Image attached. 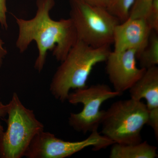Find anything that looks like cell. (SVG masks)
I'll return each instance as SVG.
<instances>
[{
	"mask_svg": "<svg viewBox=\"0 0 158 158\" xmlns=\"http://www.w3.org/2000/svg\"><path fill=\"white\" fill-rule=\"evenodd\" d=\"M55 5V0H37V10L33 18L25 19L14 16L19 31L16 48L23 53L32 41L36 42L38 54L34 67L39 73L43 69L48 51L52 50L53 56L62 62L78 40L69 18L55 20L51 17L50 13Z\"/></svg>",
	"mask_w": 158,
	"mask_h": 158,
	"instance_id": "6da1fadb",
	"label": "cell"
},
{
	"mask_svg": "<svg viewBox=\"0 0 158 158\" xmlns=\"http://www.w3.org/2000/svg\"><path fill=\"white\" fill-rule=\"evenodd\" d=\"M109 47L93 48L78 40L54 74L50 91L55 98L64 102L71 89L88 87L87 81L94 66L106 62Z\"/></svg>",
	"mask_w": 158,
	"mask_h": 158,
	"instance_id": "7a4b0ae2",
	"label": "cell"
},
{
	"mask_svg": "<svg viewBox=\"0 0 158 158\" xmlns=\"http://www.w3.org/2000/svg\"><path fill=\"white\" fill-rule=\"evenodd\" d=\"M149 119L146 105L131 98L113 103L105 110L101 134L114 143L135 144L142 141L141 131Z\"/></svg>",
	"mask_w": 158,
	"mask_h": 158,
	"instance_id": "3957f363",
	"label": "cell"
},
{
	"mask_svg": "<svg viewBox=\"0 0 158 158\" xmlns=\"http://www.w3.org/2000/svg\"><path fill=\"white\" fill-rule=\"evenodd\" d=\"M7 106V129L0 134V158H22L35 135L44 131V126L16 92Z\"/></svg>",
	"mask_w": 158,
	"mask_h": 158,
	"instance_id": "277c9868",
	"label": "cell"
},
{
	"mask_svg": "<svg viewBox=\"0 0 158 158\" xmlns=\"http://www.w3.org/2000/svg\"><path fill=\"white\" fill-rule=\"evenodd\" d=\"M70 17L78 40L93 48L113 44L114 30L120 23L107 9L92 6L83 0H70Z\"/></svg>",
	"mask_w": 158,
	"mask_h": 158,
	"instance_id": "5b68a950",
	"label": "cell"
},
{
	"mask_svg": "<svg viewBox=\"0 0 158 158\" xmlns=\"http://www.w3.org/2000/svg\"><path fill=\"white\" fill-rule=\"evenodd\" d=\"M121 94L105 84L76 89L69 94L67 100L71 104H82L83 109L80 113H70L69 124L77 131L84 134L98 130L104 113L105 110H101L102 104Z\"/></svg>",
	"mask_w": 158,
	"mask_h": 158,
	"instance_id": "8992f818",
	"label": "cell"
},
{
	"mask_svg": "<svg viewBox=\"0 0 158 158\" xmlns=\"http://www.w3.org/2000/svg\"><path fill=\"white\" fill-rule=\"evenodd\" d=\"M88 138L81 141H65L56 138L48 132L41 131L32 140L24 156L28 158L69 157L86 148L92 146L94 150H99L114 144L101 135L98 130L90 132Z\"/></svg>",
	"mask_w": 158,
	"mask_h": 158,
	"instance_id": "52a82bcc",
	"label": "cell"
},
{
	"mask_svg": "<svg viewBox=\"0 0 158 158\" xmlns=\"http://www.w3.org/2000/svg\"><path fill=\"white\" fill-rule=\"evenodd\" d=\"M137 59V52L133 50L110 51L106 61V70L115 91L122 94L144 74L146 69L138 68Z\"/></svg>",
	"mask_w": 158,
	"mask_h": 158,
	"instance_id": "ba28073f",
	"label": "cell"
},
{
	"mask_svg": "<svg viewBox=\"0 0 158 158\" xmlns=\"http://www.w3.org/2000/svg\"><path fill=\"white\" fill-rule=\"evenodd\" d=\"M152 31L143 19L129 18L117 25L114 30V52L133 50L137 56L147 46Z\"/></svg>",
	"mask_w": 158,
	"mask_h": 158,
	"instance_id": "9c48e42d",
	"label": "cell"
},
{
	"mask_svg": "<svg viewBox=\"0 0 158 158\" xmlns=\"http://www.w3.org/2000/svg\"><path fill=\"white\" fill-rule=\"evenodd\" d=\"M131 98L136 100H146L149 115L148 125L158 138V67L148 69L144 74L129 89Z\"/></svg>",
	"mask_w": 158,
	"mask_h": 158,
	"instance_id": "30bf717a",
	"label": "cell"
},
{
	"mask_svg": "<svg viewBox=\"0 0 158 158\" xmlns=\"http://www.w3.org/2000/svg\"><path fill=\"white\" fill-rule=\"evenodd\" d=\"M110 158H155L157 157V147L147 141L135 144H112Z\"/></svg>",
	"mask_w": 158,
	"mask_h": 158,
	"instance_id": "8fae6325",
	"label": "cell"
},
{
	"mask_svg": "<svg viewBox=\"0 0 158 158\" xmlns=\"http://www.w3.org/2000/svg\"><path fill=\"white\" fill-rule=\"evenodd\" d=\"M141 68L148 69L158 64V35L152 31L146 47L137 56Z\"/></svg>",
	"mask_w": 158,
	"mask_h": 158,
	"instance_id": "7c38bea8",
	"label": "cell"
},
{
	"mask_svg": "<svg viewBox=\"0 0 158 158\" xmlns=\"http://www.w3.org/2000/svg\"><path fill=\"white\" fill-rule=\"evenodd\" d=\"M135 0H109L106 9L113 16L123 22L129 18Z\"/></svg>",
	"mask_w": 158,
	"mask_h": 158,
	"instance_id": "4fadbf2b",
	"label": "cell"
},
{
	"mask_svg": "<svg viewBox=\"0 0 158 158\" xmlns=\"http://www.w3.org/2000/svg\"><path fill=\"white\" fill-rule=\"evenodd\" d=\"M154 0H135L130 12V18L144 19Z\"/></svg>",
	"mask_w": 158,
	"mask_h": 158,
	"instance_id": "5bb4252c",
	"label": "cell"
},
{
	"mask_svg": "<svg viewBox=\"0 0 158 158\" xmlns=\"http://www.w3.org/2000/svg\"><path fill=\"white\" fill-rule=\"evenodd\" d=\"M144 19L152 31L158 33V0H154Z\"/></svg>",
	"mask_w": 158,
	"mask_h": 158,
	"instance_id": "9a60e30c",
	"label": "cell"
},
{
	"mask_svg": "<svg viewBox=\"0 0 158 158\" xmlns=\"http://www.w3.org/2000/svg\"><path fill=\"white\" fill-rule=\"evenodd\" d=\"M7 12L6 0H0V24L3 28L7 30L8 24L6 14Z\"/></svg>",
	"mask_w": 158,
	"mask_h": 158,
	"instance_id": "2e32d148",
	"label": "cell"
},
{
	"mask_svg": "<svg viewBox=\"0 0 158 158\" xmlns=\"http://www.w3.org/2000/svg\"><path fill=\"white\" fill-rule=\"evenodd\" d=\"M92 6L106 8L109 0H83Z\"/></svg>",
	"mask_w": 158,
	"mask_h": 158,
	"instance_id": "e0dca14e",
	"label": "cell"
},
{
	"mask_svg": "<svg viewBox=\"0 0 158 158\" xmlns=\"http://www.w3.org/2000/svg\"><path fill=\"white\" fill-rule=\"evenodd\" d=\"M7 109H8L7 104H4L0 101V119L2 118H4L7 115ZM3 131H4V129L0 123V134Z\"/></svg>",
	"mask_w": 158,
	"mask_h": 158,
	"instance_id": "ac0fdd59",
	"label": "cell"
},
{
	"mask_svg": "<svg viewBox=\"0 0 158 158\" xmlns=\"http://www.w3.org/2000/svg\"><path fill=\"white\" fill-rule=\"evenodd\" d=\"M4 42L0 37V68L2 65L3 59L8 53L7 50L4 48Z\"/></svg>",
	"mask_w": 158,
	"mask_h": 158,
	"instance_id": "d6986e66",
	"label": "cell"
}]
</instances>
